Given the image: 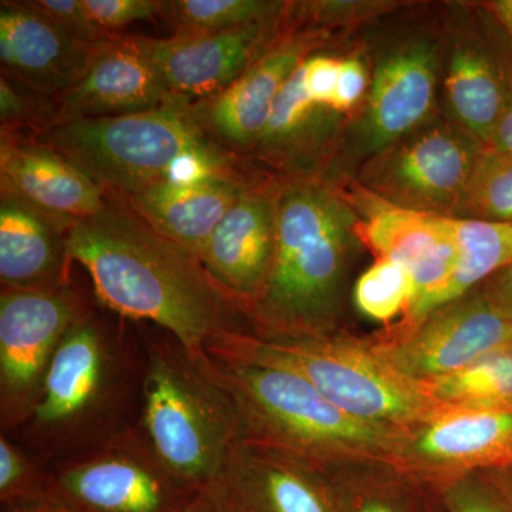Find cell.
<instances>
[{
    "mask_svg": "<svg viewBox=\"0 0 512 512\" xmlns=\"http://www.w3.org/2000/svg\"><path fill=\"white\" fill-rule=\"evenodd\" d=\"M49 466L46 495L64 512H187L195 491L168 470L141 426Z\"/></svg>",
    "mask_w": 512,
    "mask_h": 512,
    "instance_id": "obj_8",
    "label": "cell"
},
{
    "mask_svg": "<svg viewBox=\"0 0 512 512\" xmlns=\"http://www.w3.org/2000/svg\"><path fill=\"white\" fill-rule=\"evenodd\" d=\"M484 148L456 121H433L373 156L363 181L396 207L454 217Z\"/></svg>",
    "mask_w": 512,
    "mask_h": 512,
    "instance_id": "obj_10",
    "label": "cell"
},
{
    "mask_svg": "<svg viewBox=\"0 0 512 512\" xmlns=\"http://www.w3.org/2000/svg\"><path fill=\"white\" fill-rule=\"evenodd\" d=\"M192 360L231 400L242 439L261 436L302 453L380 446L387 439L382 426L343 412L291 369L207 352Z\"/></svg>",
    "mask_w": 512,
    "mask_h": 512,
    "instance_id": "obj_7",
    "label": "cell"
},
{
    "mask_svg": "<svg viewBox=\"0 0 512 512\" xmlns=\"http://www.w3.org/2000/svg\"><path fill=\"white\" fill-rule=\"evenodd\" d=\"M454 218L512 225V156L485 147Z\"/></svg>",
    "mask_w": 512,
    "mask_h": 512,
    "instance_id": "obj_29",
    "label": "cell"
},
{
    "mask_svg": "<svg viewBox=\"0 0 512 512\" xmlns=\"http://www.w3.org/2000/svg\"><path fill=\"white\" fill-rule=\"evenodd\" d=\"M46 474L9 436H0V498L8 507L45 500Z\"/></svg>",
    "mask_w": 512,
    "mask_h": 512,
    "instance_id": "obj_31",
    "label": "cell"
},
{
    "mask_svg": "<svg viewBox=\"0 0 512 512\" xmlns=\"http://www.w3.org/2000/svg\"><path fill=\"white\" fill-rule=\"evenodd\" d=\"M104 45L73 39L28 2H2L0 6L3 76L47 99L56 100L66 93Z\"/></svg>",
    "mask_w": 512,
    "mask_h": 512,
    "instance_id": "obj_18",
    "label": "cell"
},
{
    "mask_svg": "<svg viewBox=\"0 0 512 512\" xmlns=\"http://www.w3.org/2000/svg\"><path fill=\"white\" fill-rule=\"evenodd\" d=\"M511 480H512V466H511Z\"/></svg>",
    "mask_w": 512,
    "mask_h": 512,
    "instance_id": "obj_42",
    "label": "cell"
},
{
    "mask_svg": "<svg viewBox=\"0 0 512 512\" xmlns=\"http://www.w3.org/2000/svg\"><path fill=\"white\" fill-rule=\"evenodd\" d=\"M0 185L47 217L72 227L99 214L109 195L82 170L29 134L2 131Z\"/></svg>",
    "mask_w": 512,
    "mask_h": 512,
    "instance_id": "obj_19",
    "label": "cell"
},
{
    "mask_svg": "<svg viewBox=\"0 0 512 512\" xmlns=\"http://www.w3.org/2000/svg\"><path fill=\"white\" fill-rule=\"evenodd\" d=\"M355 211L315 178L281 183L271 271L252 315L275 336H309L336 308L353 238Z\"/></svg>",
    "mask_w": 512,
    "mask_h": 512,
    "instance_id": "obj_3",
    "label": "cell"
},
{
    "mask_svg": "<svg viewBox=\"0 0 512 512\" xmlns=\"http://www.w3.org/2000/svg\"><path fill=\"white\" fill-rule=\"evenodd\" d=\"M288 10L281 18L239 28L150 39L153 62L171 99L192 104L231 86L279 37L291 32Z\"/></svg>",
    "mask_w": 512,
    "mask_h": 512,
    "instance_id": "obj_11",
    "label": "cell"
},
{
    "mask_svg": "<svg viewBox=\"0 0 512 512\" xmlns=\"http://www.w3.org/2000/svg\"><path fill=\"white\" fill-rule=\"evenodd\" d=\"M251 183L244 173L163 181L123 201L150 227L200 259L214 229Z\"/></svg>",
    "mask_w": 512,
    "mask_h": 512,
    "instance_id": "obj_21",
    "label": "cell"
},
{
    "mask_svg": "<svg viewBox=\"0 0 512 512\" xmlns=\"http://www.w3.org/2000/svg\"><path fill=\"white\" fill-rule=\"evenodd\" d=\"M288 8L289 3L268 0H173L164 2L161 18L174 35H195L278 19Z\"/></svg>",
    "mask_w": 512,
    "mask_h": 512,
    "instance_id": "obj_28",
    "label": "cell"
},
{
    "mask_svg": "<svg viewBox=\"0 0 512 512\" xmlns=\"http://www.w3.org/2000/svg\"><path fill=\"white\" fill-rule=\"evenodd\" d=\"M258 451L239 437L220 471L194 491L187 512H335L303 471Z\"/></svg>",
    "mask_w": 512,
    "mask_h": 512,
    "instance_id": "obj_17",
    "label": "cell"
},
{
    "mask_svg": "<svg viewBox=\"0 0 512 512\" xmlns=\"http://www.w3.org/2000/svg\"><path fill=\"white\" fill-rule=\"evenodd\" d=\"M416 450L420 456L443 463H512V412L448 414L420 434Z\"/></svg>",
    "mask_w": 512,
    "mask_h": 512,
    "instance_id": "obj_25",
    "label": "cell"
},
{
    "mask_svg": "<svg viewBox=\"0 0 512 512\" xmlns=\"http://www.w3.org/2000/svg\"><path fill=\"white\" fill-rule=\"evenodd\" d=\"M92 313L67 284L0 293V420L10 436L36 406L43 380L66 333Z\"/></svg>",
    "mask_w": 512,
    "mask_h": 512,
    "instance_id": "obj_9",
    "label": "cell"
},
{
    "mask_svg": "<svg viewBox=\"0 0 512 512\" xmlns=\"http://www.w3.org/2000/svg\"><path fill=\"white\" fill-rule=\"evenodd\" d=\"M67 255L89 272L107 308L167 330L191 359L212 339L241 332V308L212 281L200 259L165 238L120 200L67 231Z\"/></svg>",
    "mask_w": 512,
    "mask_h": 512,
    "instance_id": "obj_1",
    "label": "cell"
},
{
    "mask_svg": "<svg viewBox=\"0 0 512 512\" xmlns=\"http://www.w3.org/2000/svg\"><path fill=\"white\" fill-rule=\"evenodd\" d=\"M205 352L228 359L286 367L309 380L330 403L366 423H406L426 416L437 399L393 369L383 357L315 336H266L225 332Z\"/></svg>",
    "mask_w": 512,
    "mask_h": 512,
    "instance_id": "obj_6",
    "label": "cell"
},
{
    "mask_svg": "<svg viewBox=\"0 0 512 512\" xmlns=\"http://www.w3.org/2000/svg\"><path fill=\"white\" fill-rule=\"evenodd\" d=\"M481 292L501 315L512 320V262L488 278Z\"/></svg>",
    "mask_w": 512,
    "mask_h": 512,
    "instance_id": "obj_37",
    "label": "cell"
},
{
    "mask_svg": "<svg viewBox=\"0 0 512 512\" xmlns=\"http://www.w3.org/2000/svg\"><path fill=\"white\" fill-rule=\"evenodd\" d=\"M451 218L404 210L375 197L365 220L357 222V235L380 259L402 265L412 276L414 296L409 313L416 323L426 319L430 303L456 268L457 242Z\"/></svg>",
    "mask_w": 512,
    "mask_h": 512,
    "instance_id": "obj_14",
    "label": "cell"
},
{
    "mask_svg": "<svg viewBox=\"0 0 512 512\" xmlns=\"http://www.w3.org/2000/svg\"><path fill=\"white\" fill-rule=\"evenodd\" d=\"M352 512H404L399 505L383 498H366L353 505Z\"/></svg>",
    "mask_w": 512,
    "mask_h": 512,
    "instance_id": "obj_40",
    "label": "cell"
},
{
    "mask_svg": "<svg viewBox=\"0 0 512 512\" xmlns=\"http://www.w3.org/2000/svg\"><path fill=\"white\" fill-rule=\"evenodd\" d=\"M28 3L30 8L79 42L104 45L121 36V33L109 32L94 23L84 8L83 0H35Z\"/></svg>",
    "mask_w": 512,
    "mask_h": 512,
    "instance_id": "obj_32",
    "label": "cell"
},
{
    "mask_svg": "<svg viewBox=\"0 0 512 512\" xmlns=\"http://www.w3.org/2000/svg\"><path fill=\"white\" fill-rule=\"evenodd\" d=\"M431 396L466 410L512 412V357L508 346L476 363L431 383Z\"/></svg>",
    "mask_w": 512,
    "mask_h": 512,
    "instance_id": "obj_27",
    "label": "cell"
},
{
    "mask_svg": "<svg viewBox=\"0 0 512 512\" xmlns=\"http://www.w3.org/2000/svg\"><path fill=\"white\" fill-rule=\"evenodd\" d=\"M319 40L316 32L285 33L227 89L190 104L195 120L234 156L254 150L286 80Z\"/></svg>",
    "mask_w": 512,
    "mask_h": 512,
    "instance_id": "obj_13",
    "label": "cell"
},
{
    "mask_svg": "<svg viewBox=\"0 0 512 512\" xmlns=\"http://www.w3.org/2000/svg\"><path fill=\"white\" fill-rule=\"evenodd\" d=\"M8 512H64L62 508L53 504L49 498L45 500L36 501V503H29L23 505H13L8 507Z\"/></svg>",
    "mask_w": 512,
    "mask_h": 512,
    "instance_id": "obj_41",
    "label": "cell"
},
{
    "mask_svg": "<svg viewBox=\"0 0 512 512\" xmlns=\"http://www.w3.org/2000/svg\"><path fill=\"white\" fill-rule=\"evenodd\" d=\"M487 147L503 151V153L512 156V89L503 114H501L500 120L495 126L493 137H491L490 144Z\"/></svg>",
    "mask_w": 512,
    "mask_h": 512,
    "instance_id": "obj_38",
    "label": "cell"
},
{
    "mask_svg": "<svg viewBox=\"0 0 512 512\" xmlns=\"http://www.w3.org/2000/svg\"><path fill=\"white\" fill-rule=\"evenodd\" d=\"M437 63L429 40L402 43L379 60L362 123L372 156L427 123L436 101Z\"/></svg>",
    "mask_w": 512,
    "mask_h": 512,
    "instance_id": "obj_20",
    "label": "cell"
},
{
    "mask_svg": "<svg viewBox=\"0 0 512 512\" xmlns=\"http://www.w3.org/2000/svg\"><path fill=\"white\" fill-rule=\"evenodd\" d=\"M333 114L309 97L301 64L276 97L264 133L252 151L289 173H305L329 137Z\"/></svg>",
    "mask_w": 512,
    "mask_h": 512,
    "instance_id": "obj_24",
    "label": "cell"
},
{
    "mask_svg": "<svg viewBox=\"0 0 512 512\" xmlns=\"http://www.w3.org/2000/svg\"><path fill=\"white\" fill-rule=\"evenodd\" d=\"M136 359L92 313L66 333L25 423L12 436L49 466L131 426L124 421L136 384Z\"/></svg>",
    "mask_w": 512,
    "mask_h": 512,
    "instance_id": "obj_4",
    "label": "cell"
},
{
    "mask_svg": "<svg viewBox=\"0 0 512 512\" xmlns=\"http://www.w3.org/2000/svg\"><path fill=\"white\" fill-rule=\"evenodd\" d=\"M484 8L503 29L512 59V0H493V2L484 3Z\"/></svg>",
    "mask_w": 512,
    "mask_h": 512,
    "instance_id": "obj_39",
    "label": "cell"
},
{
    "mask_svg": "<svg viewBox=\"0 0 512 512\" xmlns=\"http://www.w3.org/2000/svg\"><path fill=\"white\" fill-rule=\"evenodd\" d=\"M32 137L121 200L163 181L242 173L239 158L205 133L190 104L64 121Z\"/></svg>",
    "mask_w": 512,
    "mask_h": 512,
    "instance_id": "obj_2",
    "label": "cell"
},
{
    "mask_svg": "<svg viewBox=\"0 0 512 512\" xmlns=\"http://www.w3.org/2000/svg\"><path fill=\"white\" fill-rule=\"evenodd\" d=\"M69 227L8 192L0 195L2 289H47L67 284Z\"/></svg>",
    "mask_w": 512,
    "mask_h": 512,
    "instance_id": "obj_22",
    "label": "cell"
},
{
    "mask_svg": "<svg viewBox=\"0 0 512 512\" xmlns=\"http://www.w3.org/2000/svg\"><path fill=\"white\" fill-rule=\"evenodd\" d=\"M451 220L457 264L448 284L430 303L427 316L463 298L474 286L512 262V225L454 217Z\"/></svg>",
    "mask_w": 512,
    "mask_h": 512,
    "instance_id": "obj_26",
    "label": "cell"
},
{
    "mask_svg": "<svg viewBox=\"0 0 512 512\" xmlns=\"http://www.w3.org/2000/svg\"><path fill=\"white\" fill-rule=\"evenodd\" d=\"M446 503L450 512H512L510 505L473 484H458L450 488Z\"/></svg>",
    "mask_w": 512,
    "mask_h": 512,
    "instance_id": "obj_36",
    "label": "cell"
},
{
    "mask_svg": "<svg viewBox=\"0 0 512 512\" xmlns=\"http://www.w3.org/2000/svg\"><path fill=\"white\" fill-rule=\"evenodd\" d=\"M369 86V74L365 63L359 59L342 60L332 109L335 113H348L365 96Z\"/></svg>",
    "mask_w": 512,
    "mask_h": 512,
    "instance_id": "obj_35",
    "label": "cell"
},
{
    "mask_svg": "<svg viewBox=\"0 0 512 512\" xmlns=\"http://www.w3.org/2000/svg\"><path fill=\"white\" fill-rule=\"evenodd\" d=\"M144 342L141 429L168 470L197 490L241 437L237 413L173 336Z\"/></svg>",
    "mask_w": 512,
    "mask_h": 512,
    "instance_id": "obj_5",
    "label": "cell"
},
{
    "mask_svg": "<svg viewBox=\"0 0 512 512\" xmlns=\"http://www.w3.org/2000/svg\"><path fill=\"white\" fill-rule=\"evenodd\" d=\"M177 103L165 90L148 37L121 35L101 47L83 76L53 100V124L126 116ZM50 127V126H49Z\"/></svg>",
    "mask_w": 512,
    "mask_h": 512,
    "instance_id": "obj_15",
    "label": "cell"
},
{
    "mask_svg": "<svg viewBox=\"0 0 512 512\" xmlns=\"http://www.w3.org/2000/svg\"><path fill=\"white\" fill-rule=\"evenodd\" d=\"M281 183L248 185L214 229L200 261L242 313L258 298L274 261Z\"/></svg>",
    "mask_w": 512,
    "mask_h": 512,
    "instance_id": "obj_16",
    "label": "cell"
},
{
    "mask_svg": "<svg viewBox=\"0 0 512 512\" xmlns=\"http://www.w3.org/2000/svg\"><path fill=\"white\" fill-rule=\"evenodd\" d=\"M510 343L512 320L501 315L480 291L431 313L412 336L386 350L383 359L413 382H433Z\"/></svg>",
    "mask_w": 512,
    "mask_h": 512,
    "instance_id": "obj_12",
    "label": "cell"
},
{
    "mask_svg": "<svg viewBox=\"0 0 512 512\" xmlns=\"http://www.w3.org/2000/svg\"><path fill=\"white\" fill-rule=\"evenodd\" d=\"M83 3L93 22L113 33H120L117 30L131 23L156 19L164 8L160 0H83Z\"/></svg>",
    "mask_w": 512,
    "mask_h": 512,
    "instance_id": "obj_33",
    "label": "cell"
},
{
    "mask_svg": "<svg viewBox=\"0 0 512 512\" xmlns=\"http://www.w3.org/2000/svg\"><path fill=\"white\" fill-rule=\"evenodd\" d=\"M414 285L406 268L396 262L379 259L360 276L355 286L359 311L370 319L387 322L412 308Z\"/></svg>",
    "mask_w": 512,
    "mask_h": 512,
    "instance_id": "obj_30",
    "label": "cell"
},
{
    "mask_svg": "<svg viewBox=\"0 0 512 512\" xmlns=\"http://www.w3.org/2000/svg\"><path fill=\"white\" fill-rule=\"evenodd\" d=\"M512 89V63L483 40L466 39L451 49L444 92L454 121L485 147Z\"/></svg>",
    "mask_w": 512,
    "mask_h": 512,
    "instance_id": "obj_23",
    "label": "cell"
},
{
    "mask_svg": "<svg viewBox=\"0 0 512 512\" xmlns=\"http://www.w3.org/2000/svg\"><path fill=\"white\" fill-rule=\"evenodd\" d=\"M340 64H342V60L323 55L309 56L302 63L303 84H305L306 92L319 106L328 107V109L332 107L339 79Z\"/></svg>",
    "mask_w": 512,
    "mask_h": 512,
    "instance_id": "obj_34",
    "label": "cell"
}]
</instances>
